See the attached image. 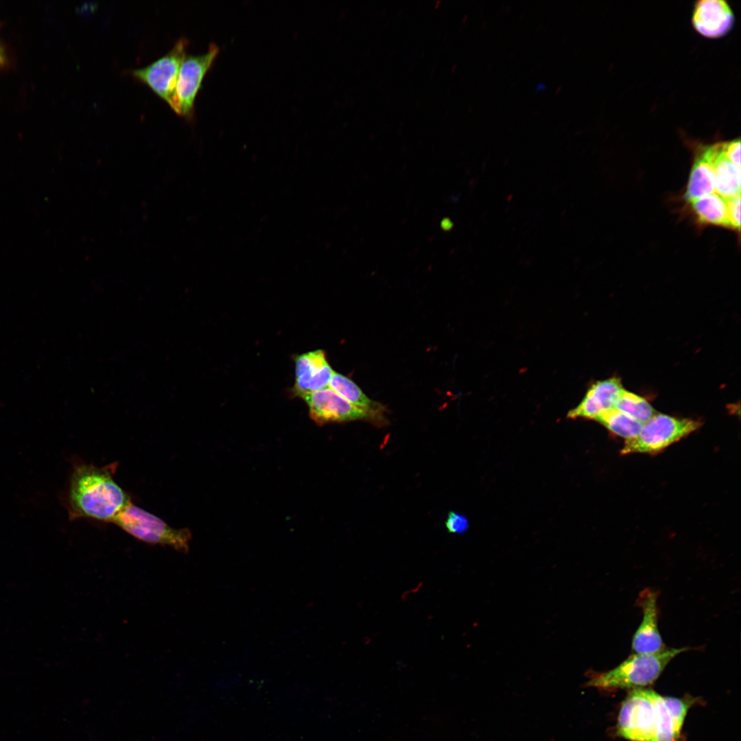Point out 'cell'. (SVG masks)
I'll return each instance as SVG.
<instances>
[{
	"mask_svg": "<svg viewBox=\"0 0 741 741\" xmlns=\"http://www.w3.org/2000/svg\"><path fill=\"white\" fill-rule=\"evenodd\" d=\"M714 193L716 189L713 167L706 146H703L696 154L693 163L685 198L692 201Z\"/></svg>",
	"mask_w": 741,
	"mask_h": 741,
	"instance_id": "5bb4252c",
	"label": "cell"
},
{
	"mask_svg": "<svg viewBox=\"0 0 741 741\" xmlns=\"http://www.w3.org/2000/svg\"><path fill=\"white\" fill-rule=\"evenodd\" d=\"M735 16L729 3L723 0H700L695 3L692 15L694 30L708 38L724 36L732 29Z\"/></svg>",
	"mask_w": 741,
	"mask_h": 741,
	"instance_id": "30bf717a",
	"label": "cell"
},
{
	"mask_svg": "<svg viewBox=\"0 0 741 741\" xmlns=\"http://www.w3.org/2000/svg\"><path fill=\"white\" fill-rule=\"evenodd\" d=\"M701 423L692 419L656 413L643 424L635 437L625 440L621 454L658 453L695 432Z\"/></svg>",
	"mask_w": 741,
	"mask_h": 741,
	"instance_id": "5b68a950",
	"label": "cell"
},
{
	"mask_svg": "<svg viewBox=\"0 0 741 741\" xmlns=\"http://www.w3.org/2000/svg\"><path fill=\"white\" fill-rule=\"evenodd\" d=\"M5 53H4V51H3V48H2V47L0 45V66L3 65L5 63Z\"/></svg>",
	"mask_w": 741,
	"mask_h": 741,
	"instance_id": "603a6c76",
	"label": "cell"
},
{
	"mask_svg": "<svg viewBox=\"0 0 741 741\" xmlns=\"http://www.w3.org/2000/svg\"><path fill=\"white\" fill-rule=\"evenodd\" d=\"M690 202L701 224L729 226L727 200L722 196L714 193Z\"/></svg>",
	"mask_w": 741,
	"mask_h": 741,
	"instance_id": "2e32d148",
	"label": "cell"
},
{
	"mask_svg": "<svg viewBox=\"0 0 741 741\" xmlns=\"http://www.w3.org/2000/svg\"><path fill=\"white\" fill-rule=\"evenodd\" d=\"M595 421L601 423L611 433L626 440L635 437L640 432L643 425L615 408L604 412Z\"/></svg>",
	"mask_w": 741,
	"mask_h": 741,
	"instance_id": "e0dca14e",
	"label": "cell"
},
{
	"mask_svg": "<svg viewBox=\"0 0 741 741\" xmlns=\"http://www.w3.org/2000/svg\"><path fill=\"white\" fill-rule=\"evenodd\" d=\"M219 53L215 44L201 55L185 56L179 72L174 99L171 108L187 119L193 116L194 102L203 78Z\"/></svg>",
	"mask_w": 741,
	"mask_h": 741,
	"instance_id": "ba28073f",
	"label": "cell"
},
{
	"mask_svg": "<svg viewBox=\"0 0 741 741\" xmlns=\"http://www.w3.org/2000/svg\"><path fill=\"white\" fill-rule=\"evenodd\" d=\"M133 537L152 545L169 546L187 552L191 538L187 528L176 529L165 521L132 502L113 522Z\"/></svg>",
	"mask_w": 741,
	"mask_h": 741,
	"instance_id": "277c9868",
	"label": "cell"
},
{
	"mask_svg": "<svg viewBox=\"0 0 741 741\" xmlns=\"http://www.w3.org/2000/svg\"><path fill=\"white\" fill-rule=\"evenodd\" d=\"M623 389L621 379L617 377L597 381L590 386L580 403L568 412L567 417L596 420L615 408Z\"/></svg>",
	"mask_w": 741,
	"mask_h": 741,
	"instance_id": "7c38bea8",
	"label": "cell"
},
{
	"mask_svg": "<svg viewBox=\"0 0 741 741\" xmlns=\"http://www.w3.org/2000/svg\"><path fill=\"white\" fill-rule=\"evenodd\" d=\"M729 226L740 230V195L727 200Z\"/></svg>",
	"mask_w": 741,
	"mask_h": 741,
	"instance_id": "44dd1931",
	"label": "cell"
},
{
	"mask_svg": "<svg viewBox=\"0 0 741 741\" xmlns=\"http://www.w3.org/2000/svg\"><path fill=\"white\" fill-rule=\"evenodd\" d=\"M615 408L642 424L648 421L657 413L646 399L624 389L616 401Z\"/></svg>",
	"mask_w": 741,
	"mask_h": 741,
	"instance_id": "ac0fdd59",
	"label": "cell"
},
{
	"mask_svg": "<svg viewBox=\"0 0 741 741\" xmlns=\"http://www.w3.org/2000/svg\"><path fill=\"white\" fill-rule=\"evenodd\" d=\"M657 598L658 593L651 589H645L639 595L637 602L643 618L632 639L635 653H655L666 647L658 628Z\"/></svg>",
	"mask_w": 741,
	"mask_h": 741,
	"instance_id": "8fae6325",
	"label": "cell"
},
{
	"mask_svg": "<svg viewBox=\"0 0 741 741\" xmlns=\"http://www.w3.org/2000/svg\"><path fill=\"white\" fill-rule=\"evenodd\" d=\"M333 372L322 350L297 355L295 358L294 394L302 397L327 388Z\"/></svg>",
	"mask_w": 741,
	"mask_h": 741,
	"instance_id": "9c48e42d",
	"label": "cell"
},
{
	"mask_svg": "<svg viewBox=\"0 0 741 741\" xmlns=\"http://www.w3.org/2000/svg\"><path fill=\"white\" fill-rule=\"evenodd\" d=\"M705 146L713 167L716 193L726 200L740 196V167L724 156L721 142Z\"/></svg>",
	"mask_w": 741,
	"mask_h": 741,
	"instance_id": "4fadbf2b",
	"label": "cell"
},
{
	"mask_svg": "<svg viewBox=\"0 0 741 741\" xmlns=\"http://www.w3.org/2000/svg\"><path fill=\"white\" fill-rule=\"evenodd\" d=\"M692 703L650 689L632 690L621 706L618 733L631 741H678Z\"/></svg>",
	"mask_w": 741,
	"mask_h": 741,
	"instance_id": "6da1fadb",
	"label": "cell"
},
{
	"mask_svg": "<svg viewBox=\"0 0 741 741\" xmlns=\"http://www.w3.org/2000/svg\"><path fill=\"white\" fill-rule=\"evenodd\" d=\"M469 524V521L464 515L454 511L448 513L445 521V526L448 532L455 534L466 532Z\"/></svg>",
	"mask_w": 741,
	"mask_h": 741,
	"instance_id": "d6986e66",
	"label": "cell"
},
{
	"mask_svg": "<svg viewBox=\"0 0 741 741\" xmlns=\"http://www.w3.org/2000/svg\"><path fill=\"white\" fill-rule=\"evenodd\" d=\"M329 386L356 407L385 416L384 405L368 398L357 384L343 375L333 372Z\"/></svg>",
	"mask_w": 741,
	"mask_h": 741,
	"instance_id": "9a60e30c",
	"label": "cell"
},
{
	"mask_svg": "<svg viewBox=\"0 0 741 741\" xmlns=\"http://www.w3.org/2000/svg\"><path fill=\"white\" fill-rule=\"evenodd\" d=\"M187 45L186 38H180L162 57L131 72L135 78L147 84L170 107L174 99L179 72L186 56Z\"/></svg>",
	"mask_w": 741,
	"mask_h": 741,
	"instance_id": "8992f818",
	"label": "cell"
},
{
	"mask_svg": "<svg viewBox=\"0 0 741 741\" xmlns=\"http://www.w3.org/2000/svg\"><path fill=\"white\" fill-rule=\"evenodd\" d=\"M724 156L731 163L740 167V138L729 141L721 142Z\"/></svg>",
	"mask_w": 741,
	"mask_h": 741,
	"instance_id": "ffe728a7",
	"label": "cell"
},
{
	"mask_svg": "<svg viewBox=\"0 0 741 741\" xmlns=\"http://www.w3.org/2000/svg\"><path fill=\"white\" fill-rule=\"evenodd\" d=\"M440 226L444 231H449L453 227V223L449 219H443L440 222Z\"/></svg>",
	"mask_w": 741,
	"mask_h": 741,
	"instance_id": "7402d4cb",
	"label": "cell"
},
{
	"mask_svg": "<svg viewBox=\"0 0 741 741\" xmlns=\"http://www.w3.org/2000/svg\"><path fill=\"white\" fill-rule=\"evenodd\" d=\"M687 648H663L655 653H635L615 668L591 672L587 686L601 690L642 688L655 682L670 661Z\"/></svg>",
	"mask_w": 741,
	"mask_h": 741,
	"instance_id": "3957f363",
	"label": "cell"
},
{
	"mask_svg": "<svg viewBox=\"0 0 741 741\" xmlns=\"http://www.w3.org/2000/svg\"><path fill=\"white\" fill-rule=\"evenodd\" d=\"M115 468L74 464L64 497L70 520L86 518L113 522L131 503L129 495L113 478Z\"/></svg>",
	"mask_w": 741,
	"mask_h": 741,
	"instance_id": "7a4b0ae2",
	"label": "cell"
},
{
	"mask_svg": "<svg viewBox=\"0 0 741 741\" xmlns=\"http://www.w3.org/2000/svg\"><path fill=\"white\" fill-rule=\"evenodd\" d=\"M301 397L307 403L311 418L318 424L356 420L371 421L378 425L385 423V416L356 407L329 388Z\"/></svg>",
	"mask_w": 741,
	"mask_h": 741,
	"instance_id": "52a82bcc",
	"label": "cell"
}]
</instances>
